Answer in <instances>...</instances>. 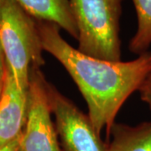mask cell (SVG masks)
Listing matches in <instances>:
<instances>
[{"mask_svg": "<svg viewBox=\"0 0 151 151\" xmlns=\"http://www.w3.org/2000/svg\"><path fill=\"white\" fill-rule=\"evenodd\" d=\"M28 91L22 90L6 65L0 97V149L23 133L27 115Z\"/></svg>", "mask_w": 151, "mask_h": 151, "instance_id": "8992f818", "label": "cell"}, {"mask_svg": "<svg viewBox=\"0 0 151 151\" xmlns=\"http://www.w3.org/2000/svg\"><path fill=\"white\" fill-rule=\"evenodd\" d=\"M37 22L45 51L57 60L77 86L88 108V117L99 134L108 136L125 101L139 90L150 68V53L129 61H109L81 53L60 35L54 23Z\"/></svg>", "mask_w": 151, "mask_h": 151, "instance_id": "6da1fadb", "label": "cell"}, {"mask_svg": "<svg viewBox=\"0 0 151 151\" xmlns=\"http://www.w3.org/2000/svg\"><path fill=\"white\" fill-rule=\"evenodd\" d=\"M48 94L62 151H108L87 114L50 83Z\"/></svg>", "mask_w": 151, "mask_h": 151, "instance_id": "5b68a950", "label": "cell"}, {"mask_svg": "<svg viewBox=\"0 0 151 151\" xmlns=\"http://www.w3.org/2000/svg\"><path fill=\"white\" fill-rule=\"evenodd\" d=\"M48 84L40 68L33 66L29 73L27 115L20 151H62L51 117Z\"/></svg>", "mask_w": 151, "mask_h": 151, "instance_id": "277c9868", "label": "cell"}, {"mask_svg": "<svg viewBox=\"0 0 151 151\" xmlns=\"http://www.w3.org/2000/svg\"><path fill=\"white\" fill-rule=\"evenodd\" d=\"M22 135V134H21ZM21 135L17 138L16 139L10 142L9 144L2 147L0 151H20V141H21Z\"/></svg>", "mask_w": 151, "mask_h": 151, "instance_id": "8fae6325", "label": "cell"}, {"mask_svg": "<svg viewBox=\"0 0 151 151\" xmlns=\"http://www.w3.org/2000/svg\"><path fill=\"white\" fill-rule=\"evenodd\" d=\"M78 30L77 50L109 60H121L119 37L123 0H69Z\"/></svg>", "mask_w": 151, "mask_h": 151, "instance_id": "3957f363", "label": "cell"}, {"mask_svg": "<svg viewBox=\"0 0 151 151\" xmlns=\"http://www.w3.org/2000/svg\"><path fill=\"white\" fill-rule=\"evenodd\" d=\"M132 1L137 14L138 27L130 40L129 50L139 55L151 46V0Z\"/></svg>", "mask_w": 151, "mask_h": 151, "instance_id": "9c48e42d", "label": "cell"}, {"mask_svg": "<svg viewBox=\"0 0 151 151\" xmlns=\"http://www.w3.org/2000/svg\"><path fill=\"white\" fill-rule=\"evenodd\" d=\"M108 151H151V121L136 126L115 123Z\"/></svg>", "mask_w": 151, "mask_h": 151, "instance_id": "ba28073f", "label": "cell"}, {"mask_svg": "<svg viewBox=\"0 0 151 151\" xmlns=\"http://www.w3.org/2000/svg\"><path fill=\"white\" fill-rule=\"evenodd\" d=\"M3 85H4V81L0 82V97H1V93H2V90H3Z\"/></svg>", "mask_w": 151, "mask_h": 151, "instance_id": "4fadbf2b", "label": "cell"}, {"mask_svg": "<svg viewBox=\"0 0 151 151\" xmlns=\"http://www.w3.org/2000/svg\"><path fill=\"white\" fill-rule=\"evenodd\" d=\"M0 44L17 84L28 91L31 68L45 64L44 50L37 22L14 0H0Z\"/></svg>", "mask_w": 151, "mask_h": 151, "instance_id": "7a4b0ae2", "label": "cell"}, {"mask_svg": "<svg viewBox=\"0 0 151 151\" xmlns=\"http://www.w3.org/2000/svg\"><path fill=\"white\" fill-rule=\"evenodd\" d=\"M6 68V61L4 54L3 51V49L0 44V82L4 81V74H5Z\"/></svg>", "mask_w": 151, "mask_h": 151, "instance_id": "7c38bea8", "label": "cell"}, {"mask_svg": "<svg viewBox=\"0 0 151 151\" xmlns=\"http://www.w3.org/2000/svg\"><path fill=\"white\" fill-rule=\"evenodd\" d=\"M35 20L48 21L58 25L77 40L78 30L69 0H14Z\"/></svg>", "mask_w": 151, "mask_h": 151, "instance_id": "52a82bcc", "label": "cell"}, {"mask_svg": "<svg viewBox=\"0 0 151 151\" xmlns=\"http://www.w3.org/2000/svg\"><path fill=\"white\" fill-rule=\"evenodd\" d=\"M150 53L151 57V51ZM138 91L139 92L141 100L146 103L149 108L151 110V61L148 72L145 75V79L142 81Z\"/></svg>", "mask_w": 151, "mask_h": 151, "instance_id": "30bf717a", "label": "cell"}]
</instances>
